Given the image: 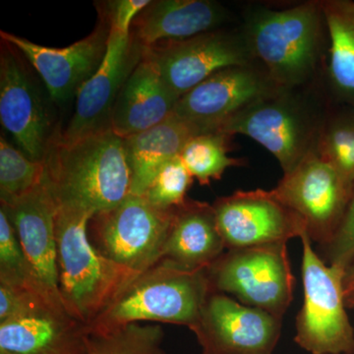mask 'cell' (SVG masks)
<instances>
[{
    "mask_svg": "<svg viewBox=\"0 0 354 354\" xmlns=\"http://www.w3.org/2000/svg\"><path fill=\"white\" fill-rule=\"evenodd\" d=\"M242 19L254 57L279 87L316 84L329 46L321 0L279 9L251 4Z\"/></svg>",
    "mask_w": 354,
    "mask_h": 354,
    "instance_id": "6da1fadb",
    "label": "cell"
},
{
    "mask_svg": "<svg viewBox=\"0 0 354 354\" xmlns=\"http://www.w3.org/2000/svg\"><path fill=\"white\" fill-rule=\"evenodd\" d=\"M57 208L95 215L131 194L132 176L125 140L111 129L65 143L57 132L44 158Z\"/></svg>",
    "mask_w": 354,
    "mask_h": 354,
    "instance_id": "7a4b0ae2",
    "label": "cell"
},
{
    "mask_svg": "<svg viewBox=\"0 0 354 354\" xmlns=\"http://www.w3.org/2000/svg\"><path fill=\"white\" fill-rule=\"evenodd\" d=\"M334 101L327 88H279L230 118L218 131L245 135L274 156L283 174L318 153Z\"/></svg>",
    "mask_w": 354,
    "mask_h": 354,
    "instance_id": "3957f363",
    "label": "cell"
},
{
    "mask_svg": "<svg viewBox=\"0 0 354 354\" xmlns=\"http://www.w3.org/2000/svg\"><path fill=\"white\" fill-rule=\"evenodd\" d=\"M93 216L57 208L55 218L60 297L65 310L86 327L139 274L95 250L88 236Z\"/></svg>",
    "mask_w": 354,
    "mask_h": 354,
    "instance_id": "277c9868",
    "label": "cell"
},
{
    "mask_svg": "<svg viewBox=\"0 0 354 354\" xmlns=\"http://www.w3.org/2000/svg\"><path fill=\"white\" fill-rule=\"evenodd\" d=\"M212 291L206 270L189 271L162 260L140 272L87 330L104 332L145 321L192 330Z\"/></svg>",
    "mask_w": 354,
    "mask_h": 354,
    "instance_id": "5b68a950",
    "label": "cell"
},
{
    "mask_svg": "<svg viewBox=\"0 0 354 354\" xmlns=\"http://www.w3.org/2000/svg\"><path fill=\"white\" fill-rule=\"evenodd\" d=\"M300 241L304 304L295 319V341L311 354L351 353L354 330L346 311V270L327 264L306 232Z\"/></svg>",
    "mask_w": 354,
    "mask_h": 354,
    "instance_id": "8992f818",
    "label": "cell"
},
{
    "mask_svg": "<svg viewBox=\"0 0 354 354\" xmlns=\"http://www.w3.org/2000/svg\"><path fill=\"white\" fill-rule=\"evenodd\" d=\"M176 209L157 208L144 195H128L92 216L88 239L104 257L140 274L162 261Z\"/></svg>",
    "mask_w": 354,
    "mask_h": 354,
    "instance_id": "52a82bcc",
    "label": "cell"
},
{
    "mask_svg": "<svg viewBox=\"0 0 354 354\" xmlns=\"http://www.w3.org/2000/svg\"><path fill=\"white\" fill-rule=\"evenodd\" d=\"M212 290L283 319L293 299L288 243L230 249L206 270Z\"/></svg>",
    "mask_w": 354,
    "mask_h": 354,
    "instance_id": "ba28073f",
    "label": "cell"
},
{
    "mask_svg": "<svg viewBox=\"0 0 354 354\" xmlns=\"http://www.w3.org/2000/svg\"><path fill=\"white\" fill-rule=\"evenodd\" d=\"M145 57L179 99L221 70L256 62L241 25L155 44Z\"/></svg>",
    "mask_w": 354,
    "mask_h": 354,
    "instance_id": "9c48e42d",
    "label": "cell"
},
{
    "mask_svg": "<svg viewBox=\"0 0 354 354\" xmlns=\"http://www.w3.org/2000/svg\"><path fill=\"white\" fill-rule=\"evenodd\" d=\"M274 191L304 221L311 241L323 248L339 230L353 188L327 160L315 153L283 174Z\"/></svg>",
    "mask_w": 354,
    "mask_h": 354,
    "instance_id": "30bf717a",
    "label": "cell"
},
{
    "mask_svg": "<svg viewBox=\"0 0 354 354\" xmlns=\"http://www.w3.org/2000/svg\"><path fill=\"white\" fill-rule=\"evenodd\" d=\"M225 248L288 243L306 232L304 221L274 189L235 191L213 204Z\"/></svg>",
    "mask_w": 354,
    "mask_h": 354,
    "instance_id": "8fae6325",
    "label": "cell"
},
{
    "mask_svg": "<svg viewBox=\"0 0 354 354\" xmlns=\"http://www.w3.org/2000/svg\"><path fill=\"white\" fill-rule=\"evenodd\" d=\"M203 354H272L281 318L212 291L193 328Z\"/></svg>",
    "mask_w": 354,
    "mask_h": 354,
    "instance_id": "7c38bea8",
    "label": "cell"
},
{
    "mask_svg": "<svg viewBox=\"0 0 354 354\" xmlns=\"http://www.w3.org/2000/svg\"><path fill=\"white\" fill-rule=\"evenodd\" d=\"M146 46L109 29L108 50L94 75L79 88L75 111L57 137L65 143L111 129V113L123 86L145 55Z\"/></svg>",
    "mask_w": 354,
    "mask_h": 354,
    "instance_id": "4fadbf2b",
    "label": "cell"
},
{
    "mask_svg": "<svg viewBox=\"0 0 354 354\" xmlns=\"http://www.w3.org/2000/svg\"><path fill=\"white\" fill-rule=\"evenodd\" d=\"M279 88L256 60L209 76L178 100L174 113L204 132L218 131L230 118Z\"/></svg>",
    "mask_w": 354,
    "mask_h": 354,
    "instance_id": "5bb4252c",
    "label": "cell"
},
{
    "mask_svg": "<svg viewBox=\"0 0 354 354\" xmlns=\"http://www.w3.org/2000/svg\"><path fill=\"white\" fill-rule=\"evenodd\" d=\"M17 50L2 41L0 57V120L27 157L44 162L57 131Z\"/></svg>",
    "mask_w": 354,
    "mask_h": 354,
    "instance_id": "9a60e30c",
    "label": "cell"
},
{
    "mask_svg": "<svg viewBox=\"0 0 354 354\" xmlns=\"http://www.w3.org/2000/svg\"><path fill=\"white\" fill-rule=\"evenodd\" d=\"M2 41L11 44L43 79L51 100L65 104L94 75L108 50L109 26L99 25L86 38L66 48H48L11 32H0Z\"/></svg>",
    "mask_w": 354,
    "mask_h": 354,
    "instance_id": "2e32d148",
    "label": "cell"
},
{
    "mask_svg": "<svg viewBox=\"0 0 354 354\" xmlns=\"http://www.w3.org/2000/svg\"><path fill=\"white\" fill-rule=\"evenodd\" d=\"M39 283L48 295L62 304L58 288L55 218L57 205L44 177L43 183L11 204H1Z\"/></svg>",
    "mask_w": 354,
    "mask_h": 354,
    "instance_id": "e0dca14e",
    "label": "cell"
},
{
    "mask_svg": "<svg viewBox=\"0 0 354 354\" xmlns=\"http://www.w3.org/2000/svg\"><path fill=\"white\" fill-rule=\"evenodd\" d=\"M86 334L64 307L44 304L0 323V354H86Z\"/></svg>",
    "mask_w": 354,
    "mask_h": 354,
    "instance_id": "ac0fdd59",
    "label": "cell"
},
{
    "mask_svg": "<svg viewBox=\"0 0 354 354\" xmlns=\"http://www.w3.org/2000/svg\"><path fill=\"white\" fill-rule=\"evenodd\" d=\"M232 15L212 0H156L137 16L130 35L146 48L225 28Z\"/></svg>",
    "mask_w": 354,
    "mask_h": 354,
    "instance_id": "d6986e66",
    "label": "cell"
},
{
    "mask_svg": "<svg viewBox=\"0 0 354 354\" xmlns=\"http://www.w3.org/2000/svg\"><path fill=\"white\" fill-rule=\"evenodd\" d=\"M178 100L144 55L116 100L111 129L122 138L146 131L171 116Z\"/></svg>",
    "mask_w": 354,
    "mask_h": 354,
    "instance_id": "ffe728a7",
    "label": "cell"
},
{
    "mask_svg": "<svg viewBox=\"0 0 354 354\" xmlns=\"http://www.w3.org/2000/svg\"><path fill=\"white\" fill-rule=\"evenodd\" d=\"M213 205L187 199L174 212L162 259L189 271L207 270L225 253Z\"/></svg>",
    "mask_w": 354,
    "mask_h": 354,
    "instance_id": "44dd1931",
    "label": "cell"
},
{
    "mask_svg": "<svg viewBox=\"0 0 354 354\" xmlns=\"http://www.w3.org/2000/svg\"><path fill=\"white\" fill-rule=\"evenodd\" d=\"M201 133V128L172 113L156 127L124 138L131 169V194H145L160 169L180 156L186 143Z\"/></svg>",
    "mask_w": 354,
    "mask_h": 354,
    "instance_id": "7402d4cb",
    "label": "cell"
},
{
    "mask_svg": "<svg viewBox=\"0 0 354 354\" xmlns=\"http://www.w3.org/2000/svg\"><path fill=\"white\" fill-rule=\"evenodd\" d=\"M328 46L324 82L330 99L354 108V0H321Z\"/></svg>",
    "mask_w": 354,
    "mask_h": 354,
    "instance_id": "603a6c76",
    "label": "cell"
},
{
    "mask_svg": "<svg viewBox=\"0 0 354 354\" xmlns=\"http://www.w3.org/2000/svg\"><path fill=\"white\" fill-rule=\"evenodd\" d=\"M232 135L221 131L204 132L191 138L184 146L180 158L193 178L207 186L218 180L230 167H241L243 160L228 157Z\"/></svg>",
    "mask_w": 354,
    "mask_h": 354,
    "instance_id": "cb8c5ba5",
    "label": "cell"
},
{
    "mask_svg": "<svg viewBox=\"0 0 354 354\" xmlns=\"http://www.w3.org/2000/svg\"><path fill=\"white\" fill-rule=\"evenodd\" d=\"M164 339L158 325L134 323L104 332L87 330L86 354H165Z\"/></svg>",
    "mask_w": 354,
    "mask_h": 354,
    "instance_id": "d4e9b609",
    "label": "cell"
},
{
    "mask_svg": "<svg viewBox=\"0 0 354 354\" xmlns=\"http://www.w3.org/2000/svg\"><path fill=\"white\" fill-rule=\"evenodd\" d=\"M318 153L354 188V108L334 102L324 127Z\"/></svg>",
    "mask_w": 354,
    "mask_h": 354,
    "instance_id": "484cf974",
    "label": "cell"
},
{
    "mask_svg": "<svg viewBox=\"0 0 354 354\" xmlns=\"http://www.w3.org/2000/svg\"><path fill=\"white\" fill-rule=\"evenodd\" d=\"M46 169L44 162L32 160L22 151L0 139V200L11 204L24 197L43 183Z\"/></svg>",
    "mask_w": 354,
    "mask_h": 354,
    "instance_id": "4316f807",
    "label": "cell"
},
{
    "mask_svg": "<svg viewBox=\"0 0 354 354\" xmlns=\"http://www.w3.org/2000/svg\"><path fill=\"white\" fill-rule=\"evenodd\" d=\"M0 285L36 291L62 305L55 301L39 283L3 209H0Z\"/></svg>",
    "mask_w": 354,
    "mask_h": 354,
    "instance_id": "83f0119b",
    "label": "cell"
},
{
    "mask_svg": "<svg viewBox=\"0 0 354 354\" xmlns=\"http://www.w3.org/2000/svg\"><path fill=\"white\" fill-rule=\"evenodd\" d=\"M193 179L180 156H178L160 169L144 196L157 208H178L187 201V192L192 185Z\"/></svg>",
    "mask_w": 354,
    "mask_h": 354,
    "instance_id": "f1b7e54d",
    "label": "cell"
},
{
    "mask_svg": "<svg viewBox=\"0 0 354 354\" xmlns=\"http://www.w3.org/2000/svg\"><path fill=\"white\" fill-rule=\"evenodd\" d=\"M323 249L327 264L337 266L346 271L354 262V188L339 230Z\"/></svg>",
    "mask_w": 354,
    "mask_h": 354,
    "instance_id": "f546056e",
    "label": "cell"
},
{
    "mask_svg": "<svg viewBox=\"0 0 354 354\" xmlns=\"http://www.w3.org/2000/svg\"><path fill=\"white\" fill-rule=\"evenodd\" d=\"M44 304L58 305L36 291L0 285V323L24 316Z\"/></svg>",
    "mask_w": 354,
    "mask_h": 354,
    "instance_id": "4dcf8cb0",
    "label": "cell"
},
{
    "mask_svg": "<svg viewBox=\"0 0 354 354\" xmlns=\"http://www.w3.org/2000/svg\"><path fill=\"white\" fill-rule=\"evenodd\" d=\"M150 0H111L97 4L100 20L104 21L109 29L123 35H130L133 22Z\"/></svg>",
    "mask_w": 354,
    "mask_h": 354,
    "instance_id": "1f68e13d",
    "label": "cell"
},
{
    "mask_svg": "<svg viewBox=\"0 0 354 354\" xmlns=\"http://www.w3.org/2000/svg\"><path fill=\"white\" fill-rule=\"evenodd\" d=\"M344 290L346 297L354 293V262L346 269L344 279Z\"/></svg>",
    "mask_w": 354,
    "mask_h": 354,
    "instance_id": "d6a6232c",
    "label": "cell"
},
{
    "mask_svg": "<svg viewBox=\"0 0 354 354\" xmlns=\"http://www.w3.org/2000/svg\"><path fill=\"white\" fill-rule=\"evenodd\" d=\"M346 308L354 309V293L346 297Z\"/></svg>",
    "mask_w": 354,
    "mask_h": 354,
    "instance_id": "836d02e7",
    "label": "cell"
},
{
    "mask_svg": "<svg viewBox=\"0 0 354 354\" xmlns=\"http://www.w3.org/2000/svg\"><path fill=\"white\" fill-rule=\"evenodd\" d=\"M348 354H354V351H351V353H349Z\"/></svg>",
    "mask_w": 354,
    "mask_h": 354,
    "instance_id": "e575fe53",
    "label": "cell"
}]
</instances>
